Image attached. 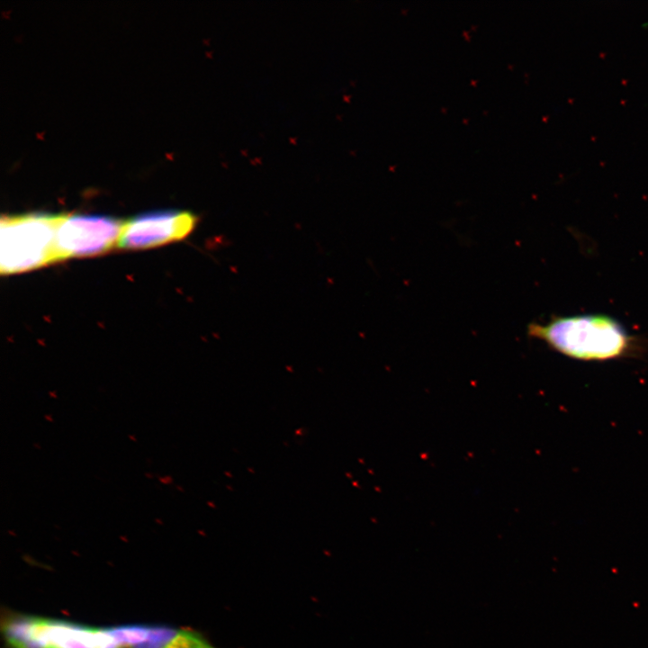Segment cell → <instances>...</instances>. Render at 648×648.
Instances as JSON below:
<instances>
[{
  "label": "cell",
  "mask_w": 648,
  "mask_h": 648,
  "mask_svg": "<svg viewBox=\"0 0 648 648\" xmlns=\"http://www.w3.org/2000/svg\"><path fill=\"white\" fill-rule=\"evenodd\" d=\"M122 648H217L194 631L162 625L109 626Z\"/></svg>",
  "instance_id": "obj_6"
},
{
  "label": "cell",
  "mask_w": 648,
  "mask_h": 648,
  "mask_svg": "<svg viewBox=\"0 0 648 648\" xmlns=\"http://www.w3.org/2000/svg\"><path fill=\"white\" fill-rule=\"evenodd\" d=\"M198 218L180 210L152 211L124 221L117 247L143 249L181 240L195 228Z\"/></svg>",
  "instance_id": "obj_5"
},
{
  "label": "cell",
  "mask_w": 648,
  "mask_h": 648,
  "mask_svg": "<svg viewBox=\"0 0 648 648\" xmlns=\"http://www.w3.org/2000/svg\"><path fill=\"white\" fill-rule=\"evenodd\" d=\"M64 213L5 215L0 221V273L18 274L59 261L56 236Z\"/></svg>",
  "instance_id": "obj_2"
},
{
  "label": "cell",
  "mask_w": 648,
  "mask_h": 648,
  "mask_svg": "<svg viewBox=\"0 0 648 648\" xmlns=\"http://www.w3.org/2000/svg\"><path fill=\"white\" fill-rule=\"evenodd\" d=\"M0 627L6 648H122L109 626L6 610Z\"/></svg>",
  "instance_id": "obj_3"
},
{
  "label": "cell",
  "mask_w": 648,
  "mask_h": 648,
  "mask_svg": "<svg viewBox=\"0 0 648 648\" xmlns=\"http://www.w3.org/2000/svg\"><path fill=\"white\" fill-rule=\"evenodd\" d=\"M526 333L554 351L581 361L629 357L643 349L638 337L607 314L554 315L544 323H529Z\"/></svg>",
  "instance_id": "obj_1"
},
{
  "label": "cell",
  "mask_w": 648,
  "mask_h": 648,
  "mask_svg": "<svg viewBox=\"0 0 648 648\" xmlns=\"http://www.w3.org/2000/svg\"><path fill=\"white\" fill-rule=\"evenodd\" d=\"M124 221L107 215L64 213L56 236L59 261L112 250L118 245Z\"/></svg>",
  "instance_id": "obj_4"
}]
</instances>
